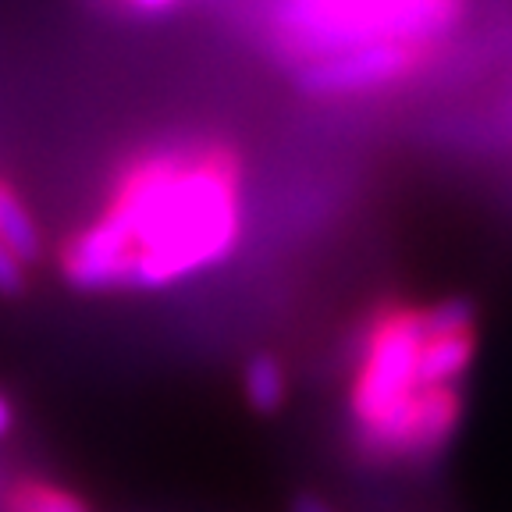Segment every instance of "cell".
I'll list each match as a JSON object with an SVG mask.
<instances>
[{
    "label": "cell",
    "mask_w": 512,
    "mask_h": 512,
    "mask_svg": "<svg viewBox=\"0 0 512 512\" xmlns=\"http://www.w3.org/2000/svg\"><path fill=\"white\" fill-rule=\"evenodd\" d=\"M239 239V168L228 153L143 160L111 207L61 256L82 292L164 288L221 264Z\"/></svg>",
    "instance_id": "6da1fadb"
},
{
    "label": "cell",
    "mask_w": 512,
    "mask_h": 512,
    "mask_svg": "<svg viewBox=\"0 0 512 512\" xmlns=\"http://www.w3.org/2000/svg\"><path fill=\"white\" fill-rule=\"evenodd\" d=\"M420 345H424V310L392 306L370 324L363 342V363L352 384V420L370 456L395 459V438L406 420L420 384Z\"/></svg>",
    "instance_id": "7a4b0ae2"
},
{
    "label": "cell",
    "mask_w": 512,
    "mask_h": 512,
    "mask_svg": "<svg viewBox=\"0 0 512 512\" xmlns=\"http://www.w3.org/2000/svg\"><path fill=\"white\" fill-rule=\"evenodd\" d=\"M452 18V0H288L285 25L317 57L374 43L413 47Z\"/></svg>",
    "instance_id": "3957f363"
},
{
    "label": "cell",
    "mask_w": 512,
    "mask_h": 512,
    "mask_svg": "<svg viewBox=\"0 0 512 512\" xmlns=\"http://www.w3.org/2000/svg\"><path fill=\"white\" fill-rule=\"evenodd\" d=\"M416 64V47L406 43H374V47L342 50L310 61L299 72V86L313 96H342L388 86Z\"/></svg>",
    "instance_id": "277c9868"
},
{
    "label": "cell",
    "mask_w": 512,
    "mask_h": 512,
    "mask_svg": "<svg viewBox=\"0 0 512 512\" xmlns=\"http://www.w3.org/2000/svg\"><path fill=\"white\" fill-rule=\"evenodd\" d=\"M463 413L456 388H424L409 406L395 438V459H431L452 441Z\"/></svg>",
    "instance_id": "5b68a950"
},
{
    "label": "cell",
    "mask_w": 512,
    "mask_h": 512,
    "mask_svg": "<svg viewBox=\"0 0 512 512\" xmlns=\"http://www.w3.org/2000/svg\"><path fill=\"white\" fill-rule=\"evenodd\" d=\"M477 335L473 328L459 331H427L420 345V384L424 388H456L459 377L470 370Z\"/></svg>",
    "instance_id": "8992f818"
},
{
    "label": "cell",
    "mask_w": 512,
    "mask_h": 512,
    "mask_svg": "<svg viewBox=\"0 0 512 512\" xmlns=\"http://www.w3.org/2000/svg\"><path fill=\"white\" fill-rule=\"evenodd\" d=\"M0 242L15 253V260L22 267L36 264L43 253L40 228H36V221L29 217V210L22 207L18 192L8 189V185H0Z\"/></svg>",
    "instance_id": "52a82bcc"
},
{
    "label": "cell",
    "mask_w": 512,
    "mask_h": 512,
    "mask_svg": "<svg viewBox=\"0 0 512 512\" xmlns=\"http://www.w3.org/2000/svg\"><path fill=\"white\" fill-rule=\"evenodd\" d=\"M242 388H246V399L256 413H278L285 406L288 381L281 363L274 360L271 352H256L253 360L246 363V374H242Z\"/></svg>",
    "instance_id": "ba28073f"
},
{
    "label": "cell",
    "mask_w": 512,
    "mask_h": 512,
    "mask_svg": "<svg viewBox=\"0 0 512 512\" xmlns=\"http://www.w3.org/2000/svg\"><path fill=\"white\" fill-rule=\"evenodd\" d=\"M11 512H86V505L75 495L50 484H22L8 502Z\"/></svg>",
    "instance_id": "9c48e42d"
},
{
    "label": "cell",
    "mask_w": 512,
    "mask_h": 512,
    "mask_svg": "<svg viewBox=\"0 0 512 512\" xmlns=\"http://www.w3.org/2000/svg\"><path fill=\"white\" fill-rule=\"evenodd\" d=\"M22 292H25V267L0 242V296H22Z\"/></svg>",
    "instance_id": "30bf717a"
},
{
    "label": "cell",
    "mask_w": 512,
    "mask_h": 512,
    "mask_svg": "<svg viewBox=\"0 0 512 512\" xmlns=\"http://www.w3.org/2000/svg\"><path fill=\"white\" fill-rule=\"evenodd\" d=\"M292 512H335V509L317 495H299L296 502H292Z\"/></svg>",
    "instance_id": "8fae6325"
},
{
    "label": "cell",
    "mask_w": 512,
    "mask_h": 512,
    "mask_svg": "<svg viewBox=\"0 0 512 512\" xmlns=\"http://www.w3.org/2000/svg\"><path fill=\"white\" fill-rule=\"evenodd\" d=\"M11 424H15V409H11L8 395H0V438L11 431Z\"/></svg>",
    "instance_id": "7c38bea8"
},
{
    "label": "cell",
    "mask_w": 512,
    "mask_h": 512,
    "mask_svg": "<svg viewBox=\"0 0 512 512\" xmlns=\"http://www.w3.org/2000/svg\"><path fill=\"white\" fill-rule=\"evenodd\" d=\"M132 4H136L139 11H153V15H157V11H168V8H175L178 0H132Z\"/></svg>",
    "instance_id": "4fadbf2b"
}]
</instances>
